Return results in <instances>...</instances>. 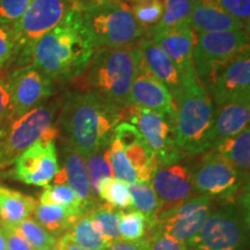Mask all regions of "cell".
Returning <instances> with one entry per match:
<instances>
[{
  "mask_svg": "<svg viewBox=\"0 0 250 250\" xmlns=\"http://www.w3.org/2000/svg\"><path fill=\"white\" fill-rule=\"evenodd\" d=\"M83 8V5L72 11L61 24L22 50L20 64L59 83H71L81 76L96 50Z\"/></svg>",
  "mask_w": 250,
  "mask_h": 250,
  "instance_id": "cell-1",
  "label": "cell"
},
{
  "mask_svg": "<svg viewBox=\"0 0 250 250\" xmlns=\"http://www.w3.org/2000/svg\"><path fill=\"white\" fill-rule=\"evenodd\" d=\"M121 108L92 92H74L65 98L61 112V129L67 148L83 158L107 148L115 127L121 123Z\"/></svg>",
  "mask_w": 250,
  "mask_h": 250,
  "instance_id": "cell-2",
  "label": "cell"
},
{
  "mask_svg": "<svg viewBox=\"0 0 250 250\" xmlns=\"http://www.w3.org/2000/svg\"><path fill=\"white\" fill-rule=\"evenodd\" d=\"M137 44L98 48L83 73L74 79L80 92H92L117 105L130 104V88L142 62Z\"/></svg>",
  "mask_w": 250,
  "mask_h": 250,
  "instance_id": "cell-3",
  "label": "cell"
},
{
  "mask_svg": "<svg viewBox=\"0 0 250 250\" xmlns=\"http://www.w3.org/2000/svg\"><path fill=\"white\" fill-rule=\"evenodd\" d=\"M175 102L173 129L183 154L208 152L214 144V105L199 79L183 83Z\"/></svg>",
  "mask_w": 250,
  "mask_h": 250,
  "instance_id": "cell-4",
  "label": "cell"
},
{
  "mask_svg": "<svg viewBox=\"0 0 250 250\" xmlns=\"http://www.w3.org/2000/svg\"><path fill=\"white\" fill-rule=\"evenodd\" d=\"M83 14L96 49L130 45L145 35L123 0H92Z\"/></svg>",
  "mask_w": 250,
  "mask_h": 250,
  "instance_id": "cell-5",
  "label": "cell"
},
{
  "mask_svg": "<svg viewBox=\"0 0 250 250\" xmlns=\"http://www.w3.org/2000/svg\"><path fill=\"white\" fill-rule=\"evenodd\" d=\"M249 220L242 204L213 208L199 233L187 246L205 250H248Z\"/></svg>",
  "mask_w": 250,
  "mask_h": 250,
  "instance_id": "cell-6",
  "label": "cell"
},
{
  "mask_svg": "<svg viewBox=\"0 0 250 250\" xmlns=\"http://www.w3.org/2000/svg\"><path fill=\"white\" fill-rule=\"evenodd\" d=\"M55 115V104L40 105L0 129V169L13 164L21 153L39 140L56 139L59 130L52 126Z\"/></svg>",
  "mask_w": 250,
  "mask_h": 250,
  "instance_id": "cell-7",
  "label": "cell"
},
{
  "mask_svg": "<svg viewBox=\"0 0 250 250\" xmlns=\"http://www.w3.org/2000/svg\"><path fill=\"white\" fill-rule=\"evenodd\" d=\"M247 48L249 33L246 30L196 34L192 62L203 86L210 85L219 72Z\"/></svg>",
  "mask_w": 250,
  "mask_h": 250,
  "instance_id": "cell-8",
  "label": "cell"
},
{
  "mask_svg": "<svg viewBox=\"0 0 250 250\" xmlns=\"http://www.w3.org/2000/svg\"><path fill=\"white\" fill-rule=\"evenodd\" d=\"M192 186L197 195L234 203L243 187L248 186L237 170L211 149L191 167Z\"/></svg>",
  "mask_w": 250,
  "mask_h": 250,
  "instance_id": "cell-9",
  "label": "cell"
},
{
  "mask_svg": "<svg viewBox=\"0 0 250 250\" xmlns=\"http://www.w3.org/2000/svg\"><path fill=\"white\" fill-rule=\"evenodd\" d=\"M121 121L136 126L144 142L154 153L158 165H170L184 158L175 139L173 125L155 112L129 104L118 111Z\"/></svg>",
  "mask_w": 250,
  "mask_h": 250,
  "instance_id": "cell-10",
  "label": "cell"
},
{
  "mask_svg": "<svg viewBox=\"0 0 250 250\" xmlns=\"http://www.w3.org/2000/svg\"><path fill=\"white\" fill-rule=\"evenodd\" d=\"M81 6L78 0H33L22 17L11 27L17 52L61 24L72 11Z\"/></svg>",
  "mask_w": 250,
  "mask_h": 250,
  "instance_id": "cell-11",
  "label": "cell"
},
{
  "mask_svg": "<svg viewBox=\"0 0 250 250\" xmlns=\"http://www.w3.org/2000/svg\"><path fill=\"white\" fill-rule=\"evenodd\" d=\"M213 208V199L210 197L196 196L156 215L148 230L162 233L188 245L202 229Z\"/></svg>",
  "mask_w": 250,
  "mask_h": 250,
  "instance_id": "cell-12",
  "label": "cell"
},
{
  "mask_svg": "<svg viewBox=\"0 0 250 250\" xmlns=\"http://www.w3.org/2000/svg\"><path fill=\"white\" fill-rule=\"evenodd\" d=\"M12 104V117L33 110L55 93L54 81L29 65H22L6 76Z\"/></svg>",
  "mask_w": 250,
  "mask_h": 250,
  "instance_id": "cell-13",
  "label": "cell"
},
{
  "mask_svg": "<svg viewBox=\"0 0 250 250\" xmlns=\"http://www.w3.org/2000/svg\"><path fill=\"white\" fill-rule=\"evenodd\" d=\"M13 177L28 186L46 187L59 170L55 139L43 138L14 160Z\"/></svg>",
  "mask_w": 250,
  "mask_h": 250,
  "instance_id": "cell-14",
  "label": "cell"
},
{
  "mask_svg": "<svg viewBox=\"0 0 250 250\" xmlns=\"http://www.w3.org/2000/svg\"><path fill=\"white\" fill-rule=\"evenodd\" d=\"M149 182L159 201L156 215L199 196L192 186L191 167L182 165L181 161L170 165H158Z\"/></svg>",
  "mask_w": 250,
  "mask_h": 250,
  "instance_id": "cell-15",
  "label": "cell"
},
{
  "mask_svg": "<svg viewBox=\"0 0 250 250\" xmlns=\"http://www.w3.org/2000/svg\"><path fill=\"white\" fill-rule=\"evenodd\" d=\"M146 37L151 39L170 59L179 72L182 86L183 83L198 79L192 62L196 34L190 27L189 21L168 29L156 31Z\"/></svg>",
  "mask_w": 250,
  "mask_h": 250,
  "instance_id": "cell-16",
  "label": "cell"
},
{
  "mask_svg": "<svg viewBox=\"0 0 250 250\" xmlns=\"http://www.w3.org/2000/svg\"><path fill=\"white\" fill-rule=\"evenodd\" d=\"M130 104L160 115L173 125L175 102L166 87L151 73L142 61L130 88Z\"/></svg>",
  "mask_w": 250,
  "mask_h": 250,
  "instance_id": "cell-17",
  "label": "cell"
},
{
  "mask_svg": "<svg viewBox=\"0 0 250 250\" xmlns=\"http://www.w3.org/2000/svg\"><path fill=\"white\" fill-rule=\"evenodd\" d=\"M214 107L239 99H250V54L249 48L240 52L210 85Z\"/></svg>",
  "mask_w": 250,
  "mask_h": 250,
  "instance_id": "cell-18",
  "label": "cell"
},
{
  "mask_svg": "<svg viewBox=\"0 0 250 250\" xmlns=\"http://www.w3.org/2000/svg\"><path fill=\"white\" fill-rule=\"evenodd\" d=\"M112 136L118 139L124 149L127 164L138 177V182H148L158 167L154 153L146 143L136 126L126 122H121L115 127Z\"/></svg>",
  "mask_w": 250,
  "mask_h": 250,
  "instance_id": "cell-19",
  "label": "cell"
},
{
  "mask_svg": "<svg viewBox=\"0 0 250 250\" xmlns=\"http://www.w3.org/2000/svg\"><path fill=\"white\" fill-rule=\"evenodd\" d=\"M195 34L220 33V31H249L242 21L224 11L215 0H197L189 18Z\"/></svg>",
  "mask_w": 250,
  "mask_h": 250,
  "instance_id": "cell-20",
  "label": "cell"
},
{
  "mask_svg": "<svg viewBox=\"0 0 250 250\" xmlns=\"http://www.w3.org/2000/svg\"><path fill=\"white\" fill-rule=\"evenodd\" d=\"M54 184H66L73 190L83 208L88 212L96 204L95 197L90 189L89 177L87 173L85 158L72 149L67 148L62 167L56 174Z\"/></svg>",
  "mask_w": 250,
  "mask_h": 250,
  "instance_id": "cell-21",
  "label": "cell"
},
{
  "mask_svg": "<svg viewBox=\"0 0 250 250\" xmlns=\"http://www.w3.org/2000/svg\"><path fill=\"white\" fill-rule=\"evenodd\" d=\"M137 45L140 50L143 62L146 67L169 90L173 99L176 98L182 89V80L170 59L148 37L140 39Z\"/></svg>",
  "mask_w": 250,
  "mask_h": 250,
  "instance_id": "cell-22",
  "label": "cell"
},
{
  "mask_svg": "<svg viewBox=\"0 0 250 250\" xmlns=\"http://www.w3.org/2000/svg\"><path fill=\"white\" fill-rule=\"evenodd\" d=\"M250 99H239L214 107V143L236 136L249 127Z\"/></svg>",
  "mask_w": 250,
  "mask_h": 250,
  "instance_id": "cell-23",
  "label": "cell"
},
{
  "mask_svg": "<svg viewBox=\"0 0 250 250\" xmlns=\"http://www.w3.org/2000/svg\"><path fill=\"white\" fill-rule=\"evenodd\" d=\"M215 154L220 155L228 164L232 165L242 176V179L249 183L250 170V129L237 133L236 136L218 140L210 148Z\"/></svg>",
  "mask_w": 250,
  "mask_h": 250,
  "instance_id": "cell-24",
  "label": "cell"
},
{
  "mask_svg": "<svg viewBox=\"0 0 250 250\" xmlns=\"http://www.w3.org/2000/svg\"><path fill=\"white\" fill-rule=\"evenodd\" d=\"M36 205L37 202L33 197L0 184V225L1 226H17L34 213Z\"/></svg>",
  "mask_w": 250,
  "mask_h": 250,
  "instance_id": "cell-25",
  "label": "cell"
},
{
  "mask_svg": "<svg viewBox=\"0 0 250 250\" xmlns=\"http://www.w3.org/2000/svg\"><path fill=\"white\" fill-rule=\"evenodd\" d=\"M35 220L55 237H61L71 229L83 214L59 205L37 204L34 211Z\"/></svg>",
  "mask_w": 250,
  "mask_h": 250,
  "instance_id": "cell-26",
  "label": "cell"
},
{
  "mask_svg": "<svg viewBox=\"0 0 250 250\" xmlns=\"http://www.w3.org/2000/svg\"><path fill=\"white\" fill-rule=\"evenodd\" d=\"M87 213L92 219L94 226L109 245L122 239L120 233L121 211L115 210L108 204H95Z\"/></svg>",
  "mask_w": 250,
  "mask_h": 250,
  "instance_id": "cell-27",
  "label": "cell"
},
{
  "mask_svg": "<svg viewBox=\"0 0 250 250\" xmlns=\"http://www.w3.org/2000/svg\"><path fill=\"white\" fill-rule=\"evenodd\" d=\"M131 196V206L134 211H138L146 219L147 228L154 221L159 208V201L151 182H136L129 184Z\"/></svg>",
  "mask_w": 250,
  "mask_h": 250,
  "instance_id": "cell-28",
  "label": "cell"
},
{
  "mask_svg": "<svg viewBox=\"0 0 250 250\" xmlns=\"http://www.w3.org/2000/svg\"><path fill=\"white\" fill-rule=\"evenodd\" d=\"M66 234L72 241L85 250H104L109 245L94 226L88 213L83 214Z\"/></svg>",
  "mask_w": 250,
  "mask_h": 250,
  "instance_id": "cell-29",
  "label": "cell"
},
{
  "mask_svg": "<svg viewBox=\"0 0 250 250\" xmlns=\"http://www.w3.org/2000/svg\"><path fill=\"white\" fill-rule=\"evenodd\" d=\"M162 1H164V13L160 21L148 31H146V36L189 21L190 14L197 0H162Z\"/></svg>",
  "mask_w": 250,
  "mask_h": 250,
  "instance_id": "cell-30",
  "label": "cell"
},
{
  "mask_svg": "<svg viewBox=\"0 0 250 250\" xmlns=\"http://www.w3.org/2000/svg\"><path fill=\"white\" fill-rule=\"evenodd\" d=\"M98 196L115 210L122 211L131 208L129 184L114 177L100 182Z\"/></svg>",
  "mask_w": 250,
  "mask_h": 250,
  "instance_id": "cell-31",
  "label": "cell"
},
{
  "mask_svg": "<svg viewBox=\"0 0 250 250\" xmlns=\"http://www.w3.org/2000/svg\"><path fill=\"white\" fill-rule=\"evenodd\" d=\"M40 204L59 205L81 214L87 213L76 193L66 184H49L44 187L40 196Z\"/></svg>",
  "mask_w": 250,
  "mask_h": 250,
  "instance_id": "cell-32",
  "label": "cell"
},
{
  "mask_svg": "<svg viewBox=\"0 0 250 250\" xmlns=\"http://www.w3.org/2000/svg\"><path fill=\"white\" fill-rule=\"evenodd\" d=\"M18 233L23 237L34 250L54 249L57 243V237L45 230L35 219L27 218L17 226H13Z\"/></svg>",
  "mask_w": 250,
  "mask_h": 250,
  "instance_id": "cell-33",
  "label": "cell"
},
{
  "mask_svg": "<svg viewBox=\"0 0 250 250\" xmlns=\"http://www.w3.org/2000/svg\"><path fill=\"white\" fill-rule=\"evenodd\" d=\"M87 173H88L90 189L94 197L98 196L99 184L101 181L112 177V171L109 162L108 147L100 149L85 158Z\"/></svg>",
  "mask_w": 250,
  "mask_h": 250,
  "instance_id": "cell-34",
  "label": "cell"
},
{
  "mask_svg": "<svg viewBox=\"0 0 250 250\" xmlns=\"http://www.w3.org/2000/svg\"><path fill=\"white\" fill-rule=\"evenodd\" d=\"M147 223L144 215L138 211H121L120 233L122 240L125 241H139L145 239L147 232Z\"/></svg>",
  "mask_w": 250,
  "mask_h": 250,
  "instance_id": "cell-35",
  "label": "cell"
},
{
  "mask_svg": "<svg viewBox=\"0 0 250 250\" xmlns=\"http://www.w3.org/2000/svg\"><path fill=\"white\" fill-rule=\"evenodd\" d=\"M130 8L136 21L146 34V31H148L160 21L164 13V1L153 0L147 2H139V4H133Z\"/></svg>",
  "mask_w": 250,
  "mask_h": 250,
  "instance_id": "cell-36",
  "label": "cell"
},
{
  "mask_svg": "<svg viewBox=\"0 0 250 250\" xmlns=\"http://www.w3.org/2000/svg\"><path fill=\"white\" fill-rule=\"evenodd\" d=\"M33 0H0V23L12 27L26 12Z\"/></svg>",
  "mask_w": 250,
  "mask_h": 250,
  "instance_id": "cell-37",
  "label": "cell"
},
{
  "mask_svg": "<svg viewBox=\"0 0 250 250\" xmlns=\"http://www.w3.org/2000/svg\"><path fill=\"white\" fill-rule=\"evenodd\" d=\"M224 11L237 20L242 21L249 28L250 0H215Z\"/></svg>",
  "mask_w": 250,
  "mask_h": 250,
  "instance_id": "cell-38",
  "label": "cell"
},
{
  "mask_svg": "<svg viewBox=\"0 0 250 250\" xmlns=\"http://www.w3.org/2000/svg\"><path fill=\"white\" fill-rule=\"evenodd\" d=\"M17 52V44L12 28L0 23V68L5 66Z\"/></svg>",
  "mask_w": 250,
  "mask_h": 250,
  "instance_id": "cell-39",
  "label": "cell"
},
{
  "mask_svg": "<svg viewBox=\"0 0 250 250\" xmlns=\"http://www.w3.org/2000/svg\"><path fill=\"white\" fill-rule=\"evenodd\" d=\"M147 243L149 250H187L186 243L158 232H149Z\"/></svg>",
  "mask_w": 250,
  "mask_h": 250,
  "instance_id": "cell-40",
  "label": "cell"
},
{
  "mask_svg": "<svg viewBox=\"0 0 250 250\" xmlns=\"http://www.w3.org/2000/svg\"><path fill=\"white\" fill-rule=\"evenodd\" d=\"M4 232L6 250H34L13 226H1Z\"/></svg>",
  "mask_w": 250,
  "mask_h": 250,
  "instance_id": "cell-41",
  "label": "cell"
},
{
  "mask_svg": "<svg viewBox=\"0 0 250 250\" xmlns=\"http://www.w3.org/2000/svg\"><path fill=\"white\" fill-rule=\"evenodd\" d=\"M12 117V104L6 77L0 71V125L6 121H11Z\"/></svg>",
  "mask_w": 250,
  "mask_h": 250,
  "instance_id": "cell-42",
  "label": "cell"
},
{
  "mask_svg": "<svg viewBox=\"0 0 250 250\" xmlns=\"http://www.w3.org/2000/svg\"><path fill=\"white\" fill-rule=\"evenodd\" d=\"M104 250H149L147 239L139 240V241H125V240H117L107 246Z\"/></svg>",
  "mask_w": 250,
  "mask_h": 250,
  "instance_id": "cell-43",
  "label": "cell"
},
{
  "mask_svg": "<svg viewBox=\"0 0 250 250\" xmlns=\"http://www.w3.org/2000/svg\"><path fill=\"white\" fill-rule=\"evenodd\" d=\"M56 250H85L81 248L80 246H78L77 243H74L70 237L67 236V234H64L59 239H57V243L55 247Z\"/></svg>",
  "mask_w": 250,
  "mask_h": 250,
  "instance_id": "cell-44",
  "label": "cell"
},
{
  "mask_svg": "<svg viewBox=\"0 0 250 250\" xmlns=\"http://www.w3.org/2000/svg\"><path fill=\"white\" fill-rule=\"evenodd\" d=\"M0 250H6V241H5V236H4V232H2L1 225H0Z\"/></svg>",
  "mask_w": 250,
  "mask_h": 250,
  "instance_id": "cell-45",
  "label": "cell"
},
{
  "mask_svg": "<svg viewBox=\"0 0 250 250\" xmlns=\"http://www.w3.org/2000/svg\"><path fill=\"white\" fill-rule=\"evenodd\" d=\"M124 2H130V4H139V2H147L153 0H123Z\"/></svg>",
  "mask_w": 250,
  "mask_h": 250,
  "instance_id": "cell-46",
  "label": "cell"
},
{
  "mask_svg": "<svg viewBox=\"0 0 250 250\" xmlns=\"http://www.w3.org/2000/svg\"><path fill=\"white\" fill-rule=\"evenodd\" d=\"M187 250H205L201 248V247H196V246H187Z\"/></svg>",
  "mask_w": 250,
  "mask_h": 250,
  "instance_id": "cell-47",
  "label": "cell"
},
{
  "mask_svg": "<svg viewBox=\"0 0 250 250\" xmlns=\"http://www.w3.org/2000/svg\"><path fill=\"white\" fill-rule=\"evenodd\" d=\"M78 1H80L83 5H85V4H87V2L92 1V0H78Z\"/></svg>",
  "mask_w": 250,
  "mask_h": 250,
  "instance_id": "cell-48",
  "label": "cell"
},
{
  "mask_svg": "<svg viewBox=\"0 0 250 250\" xmlns=\"http://www.w3.org/2000/svg\"><path fill=\"white\" fill-rule=\"evenodd\" d=\"M50 250H56V249H55V248H54V249H50Z\"/></svg>",
  "mask_w": 250,
  "mask_h": 250,
  "instance_id": "cell-49",
  "label": "cell"
}]
</instances>
